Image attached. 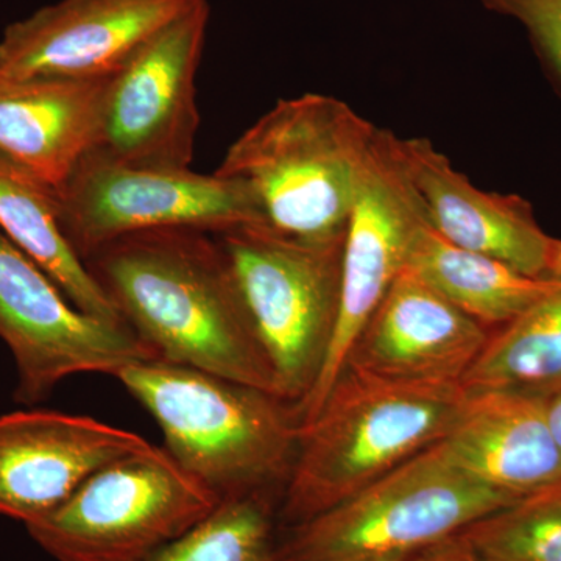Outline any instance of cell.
Here are the masks:
<instances>
[{"label":"cell","instance_id":"obj_2","mask_svg":"<svg viewBox=\"0 0 561 561\" xmlns=\"http://www.w3.org/2000/svg\"><path fill=\"white\" fill-rule=\"evenodd\" d=\"M379 131L332 95L280 99L231 144L216 172L249 187L273 230L341 238Z\"/></svg>","mask_w":561,"mask_h":561},{"label":"cell","instance_id":"obj_13","mask_svg":"<svg viewBox=\"0 0 561 561\" xmlns=\"http://www.w3.org/2000/svg\"><path fill=\"white\" fill-rule=\"evenodd\" d=\"M139 434L54 411L0 415V515L46 518L95 471L149 448Z\"/></svg>","mask_w":561,"mask_h":561},{"label":"cell","instance_id":"obj_11","mask_svg":"<svg viewBox=\"0 0 561 561\" xmlns=\"http://www.w3.org/2000/svg\"><path fill=\"white\" fill-rule=\"evenodd\" d=\"M424 221L426 209L398 154L397 135L381 128L346 225L337 328L319 381L297 408L300 423L316 415L341 378L357 335L405 271Z\"/></svg>","mask_w":561,"mask_h":561},{"label":"cell","instance_id":"obj_21","mask_svg":"<svg viewBox=\"0 0 561 561\" xmlns=\"http://www.w3.org/2000/svg\"><path fill=\"white\" fill-rule=\"evenodd\" d=\"M278 512L272 493L224 497L197 526L146 561H276Z\"/></svg>","mask_w":561,"mask_h":561},{"label":"cell","instance_id":"obj_4","mask_svg":"<svg viewBox=\"0 0 561 561\" xmlns=\"http://www.w3.org/2000/svg\"><path fill=\"white\" fill-rule=\"evenodd\" d=\"M114 378L157 421L173 459L221 500L286 486L300 430L289 402L161 359L135 362Z\"/></svg>","mask_w":561,"mask_h":561},{"label":"cell","instance_id":"obj_24","mask_svg":"<svg viewBox=\"0 0 561 561\" xmlns=\"http://www.w3.org/2000/svg\"><path fill=\"white\" fill-rule=\"evenodd\" d=\"M419 561H471L467 557L461 556L459 551L451 545V542H445V545L438 546V548L432 549L426 556L421 557Z\"/></svg>","mask_w":561,"mask_h":561},{"label":"cell","instance_id":"obj_18","mask_svg":"<svg viewBox=\"0 0 561 561\" xmlns=\"http://www.w3.org/2000/svg\"><path fill=\"white\" fill-rule=\"evenodd\" d=\"M405 268L491 331L561 286V280L534 278L485 254L454 245L430 221L413 236Z\"/></svg>","mask_w":561,"mask_h":561},{"label":"cell","instance_id":"obj_6","mask_svg":"<svg viewBox=\"0 0 561 561\" xmlns=\"http://www.w3.org/2000/svg\"><path fill=\"white\" fill-rule=\"evenodd\" d=\"M214 236L271 368L276 397L297 411L319 381L337 328L345 236L308 241L265 224Z\"/></svg>","mask_w":561,"mask_h":561},{"label":"cell","instance_id":"obj_8","mask_svg":"<svg viewBox=\"0 0 561 561\" xmlns=\"http://www.w3.org/2000/svg\"><path fill=\"white\" fill-rule=\"evenodd\" d=\"M57 197L62 234L81 261L106 243L138 232L217 234L265 224L242 181L191 169L133 168L92 151L81 157L57 187Z\"/></svg>","mask_w":561,"mask_h":561},{"label":"cell","instance_id":"obj_17","mask_svg":"<svg viewBox=\"0 0 561 561\" xmlns=\"http://www.w3.org/2000/svg\"><path fill=\"white\" fill-rule=\"evenodd\" d=\"M108 79H0V154L60 186L94 144Z\"/></svg>","mask_w":561,"mask_h":561},{"label":"cell","instance_id":"obj_22","mask_svg":"<svg viewBox=\"0 0 561 561\" xmlns=\"http://www.w3.org/2000/svg\"><path fill=\"white\" fill-rule=\"evenodd\" d=\"M449 541L471 561H561V481L483 516Z\"/></svg>","mask_w":561,"mask_h":561},{"label":"cell","instance_id":"obj_19","mask_svg":"<svg viewBox=\"0 0 561 561\" xmlns=\"http://www.w3.org/2000/svg\"><path fill=\"white\" fill-rule=\"evenodd\" d=\"M0 232L36 262L81 311L125 323L101 284L66 241L58 219L57 187L2 154Z\"/></svg>","mask_w":561,"mask_h":561},{"label":"cell","instance_id":"obj_1","mask_svg":"<svg viewBox=\"0 0 561 561\" xmlns=\"http://www.w3.org/2000/svg\"><path fill=\"white\" fill-rule=\"evenodd\" d=\"M122 319L161 360L275 394L230 264L213 232L125 236L83 261Z\"/></svg>","mask_w":561,"mask_h":561},{"label":"cell","instance_id":"obj_20","mask_svg":"<svg viewBox=\"0 0 561 561\" xmlns=\"http://www.w3.org/2000/svg\"><path fill=\"white\" fill-rule=\"evenodd\" d=\"M465 393L515 391L551 398L561 391V286L491 331L461 379Z\"/></svg>","mask_w":561,"mask_h":561},{"label":"cell","instance_id":"obj_25","mask_svg":"<svg viewBox=\"0 0 561 561\" xmlns=\"http://www.w3.org/2000/svg\"><path fill=\"white\" fill-rule=\"evenodd\" d=\"M548 416L553 437L561 451V391L548 398Z\"/></svg>","mask_w":561,"mask_h":561},{"label":"cell","instance_id":"obj_14","mask_svg":"<svg viewBox=\"0 0 561 561\" xmlns=\"http://www.w3.org/2000/svg\"><path fill=\"white\" fill-rule=\"evenodd\" d=\"M490 334L405 268L357 335L343 370L381 381L460 386Z\"/></svg>","mask_w":561,"mask_h":561},{"label":"cell","instance_id":"obj_10","mask_svg":"<svg viewBox=\"0 0 561 561\" xmlns=\"http://www.w3.org/2000/svg\"><path fill=\"white\" fill-rule=\"evenodd\" d=\"M0 339L18 368L16 400L36 404L80 373L116 376L160 359L128 324L81 311L24 251L0 232Z\"/></svg>","mask_w":561,"mask_h":561},{"label":"cell","instance_id":"obj_15","mask_svg":"<svg viewBox=\"0 0 561 561\" xmlns=\"http://www.w3.org/2000/svg\"><path fill=\"white\" fill-rule=\"evenodd\" d=\"M397 150L427 221L443 239L524 275L549 278L553 238L526 198L479 190L430 139L397 136Z\"/></svg>","mask_w":561,"mask_h":561},{"label":"cell","instance_id":"obj_12","mask_svg":"<svg viewBox=\"0 0 561 561\" xmlns=\"http://www.w3.org/2000/svg\"><path fill=\"white\" fill-rule=\"evenodd\" d=\"M198 0H58L0 36V79L99 80Z\"/></svg>","mask_w":561,"mask_h":561},{"label":"cell","instance_id":"obj_9","mask_svg":"<svg viewBox=\"0 0 561 561\" xmlns=\"http://www.w3.org/2000/svg\"><path fill=\"white\" fill-rule=\"evenodd\" d=\"M209 20L208 0H198L110 76L88 151L133 168L191 169L201 127L195 81Z\"/></svg>","mask_w":561,"mask_h":561},{"label":"cell","instance_id":"obj_16","mask_svg":"<svg viewBox=\"0 0 561 561\" xmlns=\"http://www.w3.org/2000/svg\"><path fill=\"white\" fill-rule=\"evenodd\" d=\"M440 443L457 467L512 496L561 481L548 398L515 391L465 393L459 416Z\"/></svg>","mask_w":561,"mask_h":561},{"label":"cell","instance_id":"obj_23","mask_svg":"<svg viewBox=\"0 0 561 561\" xmlns=\"http://www.w3.org/2000/svg\"><path fill=\"white\" fill-rule=\"evenodd\" d=\"M522 22L561 76V0H483Z\"/></svg>","mask_w":561,"mask_h":561},{"label":"cell","instance_id":"obj_3","mask_svg":"<svg viewBox=\"0 0 561 561\" xmlns=\"http://www.w3.org/2000/svg\"><path fill=\"white\" fill-rule=\"evenodd\" d=\"M465 401L460 386H423L343 370L311 420L300 423L283 490L284 529L367 489L451 431Z\"/></svg>","mask_w":561,"mask_h":561},{"label":"cell","instance_id":"obj_26","mask_svg":"<svg viewBox=\"0 0 561 561\" xmlns=\"http://www.w3.org/2000/svg\"><path fill=\"white\" fill-rule=\"evenodd\" d=\"M548 276L551 279L561 280V239L553 238Z\"/></svg>","mask_w":561,"mask_h":561},{"label":"cell","instance_id":"obj_5","mask_svg":"<svg viewBox=\"0 0 561 561\" xmlns=\"http://www.w3.org/2000/svg\"><path fill=\"white\" fill-rule=\"evenodd\" d=\"M518 500L461 470L437 443L350 500L284 529L276 561H415Z\"/></svg>","mask_w":561,"mask_h":561},{"label":"cell","instance_id":"obj_7","mask_svg":"<svg viewBox=\"0 0 561 561\" xmlns=\"http://www.w3.org/2000/svg\"><path fill=\"white\" fill-rule=\"evenodd\" d=\"M221 497L150 445L95 471L27 530L58 561H146L197 526Z\"/></svg>","mask_w":561,"mask_h":561}]
</instances>
